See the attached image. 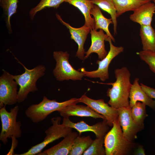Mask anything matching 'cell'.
<instances>
[{
	"mask_svg": "<svg viewBox=\"0 0 155 155\" xmlns=\"http://www.w3.org/2000/svg\"><path fill=\"white\" fill-rule=\"evenodd\" d=\"M116 79L115 82L106 84L111 85L106 92L110 98L108 103L112 107L118 109L129 105V95L131 88L130 78L131 73L127 67H123L114 70Z\"/></svg>",
	"mask_w": 155,
	"mask_h": 155,
	"instance_id": "obj_1",
	"label": "cell"
},
{
	"mask_svg": "<svg viewBox=\"0 0 155 155\" xmlns=\"http://www.w3.org/2000/svg\"><path fill=\"white\" fill-rule=\"evenodd\" d=\"M138 145L124 137L118 117L114 121L111 129L104 136L106 155L131 154Z\"/></svg>",
	"mask_w": 155,
	"mask_h": 155,
	"instance_id": "obj_2",
	"label": "cell"
},
{
	"mask_svg": "<svg viewBox=\"0 0 155 155\" xmlns=\"http://www.w3.org/2000/svg\"><path fill=\"white\" fill-rule=\"evenodd\" d=\"M80 102V98H72L63 102H57L55 100H50L45 96L42 101L38 104H32L26 110V116L33 123L40 122L51 113L59 111L69 105Z\"/></svg>",
	"mask_w": 155,
	"mask_h": 155,
	"instance_id": "obj_3",
	"label": "cell"
},
{
	"mask_svg": "<svg viewBox=\"0 0 155 155\" xmlns=\"http://www.w3.org/2000/svg\"><path fill=\"white\" fill-rule=\"evenodd\" d=\"M18 62L22 65L25 72L21 74L12 75V76L19 86L18 102L20 103L25 100L29 93L34 92L38 90L36 82L44 75L46 68L44 66L40 65L32 69H28L18 60Z\"/></svg>",
	"mask_w": 155,
	"mask_h": 155,
	"instance_id": "obj_4",
	"label": "cell"
},
{
	"mask_svg": "<svg viewBox=\"0 0 155 155\" xmlns=\"http://www.w3.org/2000/svg\"><path fill=\"white\" fill-rule=\"evenodd\" d=\"M5 105L0 109V117L1 123V130L0 133V140L5 145L8 142V139L17 138L21 137V123L17 121L19 110L17 105L7 111Z\"/></svg>",
	"mask_w": 155,
	"mask_h": 155,
	"instance_id": "obj_5",
	"label": "cell"
},
{
	"mask_svg": "<svg viewBox=\"0 0 155 155\" xmlns=\"http://www.w3.org/2000/svg\"><path fill=\"white\" fill-rule=\"evenodd\" d=\"M61 118L57 117L51 119L52 125L45 131L46 134L43 141L32 146L28 151L19 155L37 154L50 143L61 137L64 138L72 132V128L60 124Z\"/></svg>",
	"mask_w": 155,
	"mask_h": 155,
	"instance_id": "obj_6",
	"label": "cell"
},
{
	"mask_svg": "<svg viewBox=\"0 0 155 155\" xmlns=\"http://www.w3.org/2000/svg\"><path fill=\"white\" fill-rule=\"evenodd\" d=\"M53 55L56 63L53 73L57 80L59 81L82 80L84 74L75 69L70 64L69 54L67 52L55 51Z\"/></svg>",
	"mask_w": 155,
	"mask_h": 155,
	"instance_id": "obj_7",
	"label": "cell"
},
{
	"mask_svg": "<svg viewBox=\"0 0 155 155\" xmlns=\"http://www.w3.org/2000/svg\"><path fill=\"white\" fill-rule=\"evenodd\" d=\"M110 45V50L106 56L101 60H98L96 63L98 65V69L95 71H88L84 68H81L78 70L83 73L84 76L91 78L100 79L104 82L109 78L108 68L112 60L120 53L123 52L124 48L122 46H116L113 45L112 40L109 37L108 41Z\"/></svg>",
	"mask_w": 155,
	"mask_h": 155,
	"instance_id": "obj_8",
	"label": "cell"
},
{
	"mask_svg": "<svg viewBox=\"0 0 155 155\" xmlns=\"http://www.w3.org/2000/svg\"><path fill=\"white\" fill-rule=\"evenodd\" d=\"M0 77V108L18 102L17 86L12 75L3 69Z\"/></svg>",
	"mask_w": 155,
	"mask_h": 155,
	"instance_id": "obj_9",
	"label": "cell"
},
{
	"mask_svg": "<svg viewBox=\"0 0 155 155\" xmlns=\"http://www.w3.org/2000/svg\"><path fill=\"white\" fill-rule=\"evenodd\" d=\"M130 106L118 109V118L124 137L132 142L137 138V134L144 129V126L135 123L132 117Z\"/></svg>",
	"mask_w": 155,
	"mask_h": 155,
	"instance_id": "obj_10",
	"label": "cell"
},
{
	"mask_svg": "<svg viewBox=\"0 0 155 155\" xmlns=\"http://www.w3.org/2000/svg\"><path fill=\"white\" fill-rule=\"evenodd\" d=\"M80 98V102L88 106L96 113L104 116L109 126L112 127L115 120L118 117L117 109L105 102L103 99L96 100L88 97L85 94Z\"/></svg>",
	"mask_w": 155,
	"mask_h": 155,
	"instance_id": "obj_11",
	"label": "cell"
},
{
	"mask_svg": "<svg viewBox=\"0 0 155 155\" xmlns=\"http://www.w3.org/2000/svg\"><path fill=\"white\" fill-rule=\"evenodd\" d=\"M62 123L67 127L76 129L80 135L83 132L91 131L95 134L96 138L104 137L109 129V126L106 119L90 125L82 121L74 123L71 121L69 117H65L63 118Z\"/></svg>",
	"mask_w": 155,
	"mask_h": 155,
	"instance_id": "obj_12",
	"label": "cell"
},
{
	"mask_svg": "<svg viewBox=\"0 0 155 155\" xmlns=\"http://www.w3.org/2000/svg\"><path fill=\"white\" fill-rule=\"evenodd\" d=\"M56 16L57 19L69 29L71 39L73 40L78 45V48L75 56L80 59L84 60L86 52L84 49V45L88 34L90 32V28L84 24L79 28L72 27L64 21L58 13Z\"/></svg>",
	"mask_w": 155,
	"mask_h": 155,
	"instance_id": "obj_13",
	"label": "cell"
},
{
	"mask_svg": "<svg viewBox=\"0 0 155 155\" xmlns=\"http://www.w3.org/2000/svg\"><path fill=\"white\" fill-rule=\"evenodd\" d=\"M91 44L88 50L86 52L84 59L88 58L92 53L97 54L99 60L104 58L107 55L108 52L105 49L104 41H108L109 37L102 29L99 31L95 29H90Z\"/></svg>",
	"mask_w": 155,
	"mask_h": 155,
	"instance_id": "obj_14",
	"label": "cell"
},
{
	"mask_svg": "<svg viewBox=\"0 0 155 155\" xmlns=\"http://www.w3.org/2000/svg\"><path fill=\"white\" fill-rule=\"evenodd\" d=\"M58 112L63 118H69L71 116H77L106 119L104 116L96 113L87 105L85 106L76 105V104H72L66 106Z\"/></svg>",
	"mask_w": 155,
	"mask_h": 155,
	"instance_id": "obj_15",
	"label": "cell"
},
{
	"mask_svg": "<svg viewBox=\"0 0 155 155\" xmlns=\"http://www.w3.org/2000/svg\"><path fill=\"white\" fill-rule=\"evenodd\" d=\"M155 11V4L151 2L144 4L133 11L129 16L130 20L140 26L151 25Z\"/></svg>",
	"mask_w": 155,
	"mask_h": 155,
	"instance_id": "obj_16",
	"label": "cell"
},
{
	"mask_svg": "<svg viewBox=\"0 0 155 155\" xmlns=\"http://www.w3.org/2000/svg\"><path fill=\"white\" fill-rule=\"evenodd\" d=\"M139 79L136 78L132 84L129 98V105L131 108L137 102H140L154 110H155V100L150 97L142 89L139 81Z\"/></svg>",
	"mask_w": 155,
	"mask_h": 155,
	"instance_id": "obj_17",
	"label": "cell"
},
{
	"mask_svg": "<svg viewBox=\"0 0 155 155\" xmlns=\"http://www.w3.org/2000/svg\"><path fill=\"white\" fill-rule=\"evenodd\" d=\"M76 132H72L58 144L41 152L38 155H67L71 149L74 139L79 135Z\"/></svg>",
	"mask_w": 155,
	"mask_h": 155,
	"instance_id": "obj_18",
	"label": "cell"
},
{
	"mask_svg": "<svg viewBox=\"0 0 155 155\" xmlns=\"http://www.w3.org/2000/svg\"><path fill=\"white\" fill-rule=\"evenodd\" d=\"M65 2L78 8L84 17V24L90 29H95L94 19L90 13L91 9L94 5V3L89 0H65Z\"/></svg>",
	"mask_w": 155,
	"mask_h": 155,
	"instance_id": "obj_19",
	"label": "cell"
},
{
	"mask_svg": "<svg viewBox=\"0 0 155 155\" xmlns=\"http://www.w3.org/2000/svg\"><path fill=\"white\" fill-rule=\"evenodd\" d=\"M100 9L98 6L94 5L90 10V14L93 15L94 19L95 29L96 30L98 29H102L111 39L112 41L115 42V39L111 33L108 28L110 24H113L112 20L111 18H107L105 17Z\"/></svg>",
	"mask_w": 155,
	"mask_h": 155,
	"instance_id": "obj_20",
	"label": "cell"
},
{
	"mask_svg": "<svg viewBox=\"0 0 155 155\" xmlns=\"http://www.w3.org/2000/svg\"><path fill=\"white\" fill-rule=\"evenodd\" d=\"M140 36L142 50L155 52V31L151 25L140 26Z\"/></svg>",
	"mask_w": 155,
	"mask_h": 155,
	"instance_id": "obj_21",
	"label": "cell"
},
{
	"mask_svg": "<svg viewBox=\"0 0 155 155\" xmlns=\"http://www.w3.org/2000/svg\"><path fill=\"white\" fill-rule=\"evenodd\" d=\"M115 5L117 18L125 12L134 10L152 0H112Z\"/></svg>",
	"mask_w": 155,
	"mask_h": 155,
	"instance_id": "obj_22",
	"label": "cell"
},
{
	"mask_svg": "<svg viewBox=\"0 0 155 155\" xmlns=\"http://www.w3.org/2000/svg\"><path fill=\"white\" fill-rule=\"evenodd\" d=\"M90 135H78L74 139L69 155H81L90 147L93 141Z\"/></svg>",
	"mask_w": 155,
	"mask_h": 155,
	"instance_id": "obj_23",
	"label": "cell"
},
{
	"mask_svg": "<svg viewBox=\"0 0 155 155\" xmlns=\"http://www.w3.org/2000/svg\"><path fill=\"white\" fill-rule=\"evenodd\" d=\"M100 9L106 12L111 16L113 25L114 34L117 33V21L116 10L112 0H89Z\"/></svg>",
	"mask_w": 155,
	"mask_h": 155,
	"instance_id": "obj_24",
	"label": "cell"
},
{
	"mask_svg": "<svg viewBox=\"0 0 155 155\" xmlns=\"http://www.w3.org/2000/svg\"><path fill=\"white\" fill-rule=\"evenodd\" d=\"M0 6L6 16V25L9 32H12L10 19L11 16L16 13L18 0H0Z\"/></svg>",
	"mask_w": 155,
	"mask_h": 155,
	"instance_id": "obj_25",
	"label": "cell"
},
{
	"mask_svg": "<svg viewBox=\"0 0 155 155\" xmlns=\"http://www.w3.org/2000/svg\"><path fill=\"white\" fill-rule=\"evenodd\" d=\"M131 112L132 117L136 124L144 126V121L148 115L146 110V105L142 102H137L131 108Z\"/></svg>",
	"mask_w": 155,
	"mask_h": 155,
	"instance_id": "obj_26",
	"label": "cell"
},
{
	"mask_svg": "<svg viewBox=\"0 0 155 155\" xmlns=\"http://www.w3.org/2000/svg\"><path fill=\"white\" fill-rule=\"evenodd\" d=\"M65 0H41L35 7L32 8L29 12L31 20L34 19L36 13L46 7H53L57 9Z\"/></svg>",
	"mask_w": 155,
	"mask_h": 155,
	"instance_id": "obj_27",
	"label": "cell"
},
{
	"mask_svg": "<svg viewBox=\"0 0 155 155\" xmlns=\"http://www.w3.org/2000/svg\"><path fill=\"white\" fill-rule=\"evenodd\" d=\"M104 137L96 138L93 140L90 147L84 152L83 155H106L104 147Z\"/></svg>",
	"mask_w": 155,
	"mask_h": 155,
	"instance_id": "obj_28",
	"label": "cell"
},
{
	"mask_svg": "<svg viewBox=\"0 0 155 155\" xmlns=\"http://www.w3.org/2000/svg\"><path fill=\"white\" fill-rule=\"evenodd\" d=\"M136 53L140 59L148 64L151 70L155 74V52L142 50Z\"/></svg>",
	"mask_w": 155,
	"mask_h": 155,
	"instance_id": "obj_29",
	"label": "cell"
},
{
	"mask_svg": "<svg viewBox=\"0 0 155 155\" xmlns=\"http://www.w3.org/2000/svg\"><path fill=\"white\" fill-rule=\"evenodd\" d=\"M140 85L143 90L151 98L155 99V89L150 87L142 83Z\"/></svg>",
	"mask_w": 155,
	"mask_h": 155,
	"instance_id": "obj_30",
	"label": "cell"
},
{
	"mask_svg": "<svg viewBox=\"0 0 155 155\" xmlns=\"http://www.w3.org/2000/svg\"><path fill=\"white\" fill-rule=\"evenodd\" d=\"M132 154L134 155H145V150L142 145L139 144L134 150Z\"/></svg>",
	"mask_w": 155,
	"mask_h": 155,
	"instance_id": "obj_31",
	"label": "cell"
},
{
	"mask_svg": "<svg viewBox=\"0 0 155 155\" xmlns=\"http://www.w3.org/2000/svg\"><path fill=\"white\" fill-rule=\"evenodd\" d=\"M155 4V0H152Z\"/></svg>",
	"mask_w": 155,
	"mask_h": 155,
	"instance_id": "obj_32",
	"label": "cell"
},
{
	"mask_svg": "<svg viewBox=\"0 0 155 155\" xmlns=\"http://www.w3.org/2000/svg\"></svg>",
	"mask_w": 155,
	"mask_h": 155,
	"instance_id": "obj_33",
	"label": "cell"
}]
</instances>
